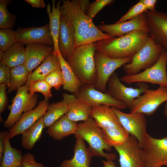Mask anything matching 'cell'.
Here are the masks:
<instances>
[{"label": "cell", "mask_w": 167, "mask_h": 167, "mask_svg": "<svg viewBox=\"0 0 167 167\" xmlns=\"http://www.w3.org/2000/svg\"><path fill=\"white\" fill-rule=\"evenodd\" d=\"M5 84L0 85V113L3 112L7 105L6 86Z\"/></svg>", "instance_id": "obj_43"}, {"label": "cell", "mask_w": 167, "mask_h": 167, "mask_svg": "<svg viewBox=\"0 0 167 167\" xmlns=\"http://www.w3.org/2000/svg\"><path fill=\"white\" fill-rule=\"evenodd\" d=\"M28 86L30 87L29 92L31 95L38 92L41 93L46 99H49L52 96L51 91L52 88L43 80L33 81Z\"/></svg>", "instance_id": "obj_37"}, {"label": "cell", "mask_w": 167, "mask_h": 167, "mask_svg": "<svg viewBox=\"0 0 167 167\" xmlns=\"http://www.w3.org/2000/svg\"><path fill=\"white\" fill-rule=\"evenodd\" d=\"M8 132L5 137V147L0 167H23L24 155L22 152L12 147L10 142Z\"/></svg>", "instance_id": "obj_29"}, {"label": "cell", "mask_w": 167, "mask_h": 167, "mask_svg": "<svg viewBox=\"0 0 167 167\" xmlns=\"http://www.w3.org/2000/svg\"><path fill=\"white\" fill-rule=\"evenodd\" d=\"M140 156L145 166L162 167L167 158V137L157 139L148 134Z\"/></svg>", "instance_id": "obj_8"}, {"label": "cell", "mask_w": 167, "mask_h": 167, "mask_svg": "<svg viewBox=\"0 0 167 167\" xmlns=\"http://www.w3.org/2000/svg\"><path fill=\"white\" fill-rule=\"evenodd\" d=\"M60 62L64 84L63 89L74 94L77 93L83 85L76 75L70 65L62 56L60 52L57 54Z\"/></svg>", "instance_id": "obj_27"}, {"label": "cell", "mask_w": 167, "mask_h": 167, "mask_svg": "<svg viewBox=\"0 0 167 167\" xmlns=\"http://www.w3.org/2000/svg\"></svg>", "instance_id": "obj_52"}, {"label": "cell", "mask_w": 167, "mask_h": 167, "mask_svg": "<svg viewBox=\"0 0 167 167\" xmlns=\"http://www.w3.org/2000/svg\"><path fill=\"white\" fill-rule=\"evenodd\" d=\"M140 83L138 88L126 87L122 82L115 72L109 79L106 92L115 99L124 103L131 109L134 100L148 88L147 84Z\"/></svg>", "instance_id": "obj_10"}, {"label": "cell", "mask_w": 167, "mask_h": 167, "mask_svg": "<svg viewBox=\"0 0 167 167\" xmlns=\"http://www.w3.org/2000/svg\"><path fill=\"white\" fill-rule=\"evenodd\" d=\"M10 2L8 0H0V28H11L16 22V16L10 13L7 10Z\"/></svg>", "instance_id": "obj_35"}, {"label": "cell", "mask_w": 167, "mask_h": 167, "mask_svg": "<svg viewBox=\"0 0 167 167\" xmlns=\"http://www.w3.org/2000/svg\"><path fill=\"white\" fill-rule=\"evenodd\" d=\"M43 80L51 88L59 90L64 84L63 77L61 68L54 71L45 77Z\"/></svg>", "instance_id": "obj_38"}, {"label": "cell", "mask_w": 167, "mask_h": 167, "mask_svg": "<svg viewBox=\"0 0 167 167\" xmlns=\"http://www.w3.org/2000/svg\"><path fill=\"white\" fill-rule=\"evenodd\" d=\"M149 35L164 49H167V13L156 11L145 12Z\"/></svg>", "instance_id": "obj_16"}, {"label": "cell", "mask_w": 167, "mask_h": 167, "mask_svg": "<svg viewBox=\"0 0 167 167\" xmlns=\"http://www.w3.org/2000/svg\"><path fill=\"white\" fill-rule=\"evenodd\" d=\"M119 155L120 167H145L140 156L142 147L137 139L130 135L123 144L114 147Z\"/></svg>", "instance_id": "obj_14"}, {"label": "cell", "mask_w": 167, "mask_h": 167, "mask_svg": "<svg viewBox=\"0 0 167 167\" xmlns=\"http://www.w3.org/2000/svg\"><path fill=\"white\" fill-rule=\"evenodd\" d=\"M164 49L149 36L145 44L133 57L131 62L123 66L126 75L136 74L153 66Z\"/></svg>", "instance_id": "obj_4"}, {"label": "cell", "mask_w": 167, "mask_h": 167, "mask_svg": "<svg viewBox=\"0 0 167 167\" xmlns=\"http://www.w3.org/2000/svg\"><path fill=\"white\" fill-rule=\"evenodd\" d=\"M97 27L105 32L111 37H120L136 30H140L148 34L149 30L145 12L130 20L111 24H101Z\"/></svg>", "instance_id": "obj_15"}, {"label": "cell", "mask_w": 167, "mask_h": 167, "mask_svg": "<svg viewBox=\"0 0 167 167\" xmlns=\"http://www.w3.org/2000/svg\"><path fill=\"white\" fill-rule=\"evenodd\" d=\"M60 6L61 15L74 27L75 47L85 31L94 24L92 19L81 10L79 0H63Z\"/></svg>", "instance_id": "obj_7"}, {"label": "cell", "mask_w": 167, "mask_h": 167, "mask_svg": "<svg viewBox=\"0 0 167 167\" xmlns=\"http://www.w3.org/2000/svg\"><path fill=\"white\" fill-rule=\"evenodd\" d=\"M11 75L10 69L3 62H0V84L8 86L10 82Z\"/></svg>", "instance_id": "obj_41"}, {"label": "cell", "mask_w": 167, "mask_h": 167, "mask_svg": "<svg viewBox=\"0 0 167 167\" xmlns=\"http://www.w3.org/2000/svg\"><path fill=\"white\" fill-rule=\"evenodd\" d=\"M61 68L57 55L53 52L33 72L30 73L25 84L29 85L33 81L43 80L50 73Z\"/></svg>", "instance_id": "obj_26"}, {"label": "cell", "mask_w": 167, "mask_h": 167, "mask_svg": "<svg viewBox=\"0 0 167 167\" xmlns=\"http://www.w3.org/2000/svg\"><path fill=\"white\" fill-rule=\"evenodd\" d=\"M23 167H45L44 165L37 162L34 155L28 152L24 155Z\"/></svg>", "instance_id": "obj_42"}, {"label": "cell", "mask_w": 167, "mask_h": 167, "mask_svg": "<svg viewBox=\"0 0 167 167\" xmlns=\"http://www.w3.org/2000/svg\"><path fill=\"white\" fill-rule=\"evenodd\" d=\"M90 117L102 129L122 127L117 115L109 106L99 105L93 106Z\"/></svg>", "instance_id": "obj_23"}, {"label": "cell", "mask_w": 167, "mask_h": 167, "mask_svg": "<svg viewBox=\"0 0 167 167\" xmlns=\"http://www.w3.org/2000/svg\"><path fill=\"white\" fill-rule=\"evenodd\" d=\"M24 64L30 73L37 67L53 51V47L45 44L34 43L26 45Z\"/></svg>", "instance_id": "obj_20"}, {"label": "cell", "mask_w": 167, "mask_h": 167, "mask_svg": "<svg viewBox=\"0 0 167 167\" xmlns=\"http://www.w3.org/2000/svg\"><path fill=\"white\" fill-rule=\"evenodd\" d=\"M75 137L73 157L63 161L59 167H90L92 156L86 146L84 139L79 136Z\"/></svg>", "instance_id": "obj_22"}, {"label": "cell", "mask_w": 167, "mask_h": 167, "mask_svg": "<svg viewBox=\"0 0 167 167\" xmlns=\"http://www.w3.org/2000/svg\"><path fill=\"white\" fill-rule=\"evenodd\" d=\"M74 95L80 101L92 107L102 105L119 110L127 108L124 103L115 99L106 92H103L96 89L94 84L83 85Z\"/></svg>", "instance_id": "obj_13"}, {"label": "cell", "mask_w": 167, "mask_h": 167, "mask_svg": "<svg viewBox=\"0 0 167 167\" xmlns=\"http://www.w3.org/2000/svg\"><path fill=\"white\" fill-rule=\"evenodd\" d=\"M79 4L82 11L85 14L87 12L90 3L88 0H79Z\"/></svg>", "instance_id": "obj_47"}, {"label": "cell", "mask_w": 167, "mask_h": 167, "mask_svg": "<svg viewBox=\"0 0 167 167\" xmlns=\"http://www.w3.org/2000/svg\"><path fill=\"white\" fill-rule=\"evenodd\" d=\"M58 44L59 51L66 59L72 54L75 48V30L74 26L61 15Z\"/></svg>", "instance_id": "obj_19"}, {"label": "cell", "mask_w": 167, "mask_h": 167, "mask_svg": "<svg viewBox=\"0 0 167 167\" xmlns=\"http://www.w3.org/2000/svg\"><path fill=\"white\" fill-rule=\"evenodd\" d=\"M111 37L107 34L103 33L93 24L84 32L75 47L89 44L96 41L108 39Z\"/></svg>", "instance_id": "obj_34"}, {"label": "cell", "mask_w": 167, "mask_h": 167, "mask_svg": "<svg viewBox=\"0 0 167 167\" xmlns=\"http://www.w3.org/2000/svg\"><path fill=\"white\" fill-rule=\"evenodd\" d=\"M25 1L31 5L33 7L44 8L45 6L43 0H25Z\"/></svg>", "instance_id": "obj_46"}, {"label": "cell", "mask_w": 167, "mask_h": 167, "mask_svg": "<svg viewBox=\"0 0 167 167\" xmlns=\"http://www.w3.org/2000/svg\"><path fill=\"white\" fill-rule=\"evenodd\" d=\"M68 105L64 100L49 104L43 117L45 127H49L68 112Z\"/></svg>", "instance_id": "obj_31"}, {"label": "cell", "mask_w": 167, "mask_h": 167, "mask_svg": "<svg viewBox=\"0 0 167 167\" xmlns=\"http://www.w3.org/2000/svg\"><path fill=\"white\" fill-rule=\"evenodd\" d=\"M164 113L165 116H167V101L166 102L164 109Z\"/></svg>", "instance_id": "obj_49"}, {"label": "cell", "mask_w": 167, "mask_h": 167, "mask_svg": "<svg viewBox=\"0 0 167 167\" xmlns=\"http://www.w3.org/2000/svg\"><path fill=\"white\" fill-rule=\"evenodd\" d=\"M15 31L16 42L26 45L38 43L54 46L49 24L40 27L19 28Z\"/></svg>", "instance_id": "obj_17"}, {"label": "cell", "mask_w": 167, "mask_h": 167, "mask_svg": "<svg viewBox=\"0 0 167 167\" xmlns=\"http://www.w3.org/2000/svg\"><path fill=\"white\" fill-rule=\"evenodd\" d=\"M111 107L118 117L122 126L130 135L137 139L142 148L148 134L145 115L140 113H126L115 107Z\"/></svg>", "instance_id": "obj_12"}, {"label": "cell", "mask_w": 167, "mask_h": 167, "mask_svg": "<svg viewBox=\"0 0 167 167\" xmlns=\"http://www.w3.org/2000/svg\"><path fill=\"white\" fill-rule=\"evenodd\" d=\"M29 86L25 84L17 91L10 107V111L4 126L11 128L20 119L23 113L34 109L36 105L37 96L29 94Z\"/></svg>", "instance_id": "obj_9"}, {"label": "cell", "mask_w": 167, "mask_h": 167, "mask_svg": "<svg viewBox=\"0 0 167 167\" xmlns=\"http://www.w3.org/2000/svg\"><path fill=\"white\" fill-rule=\"evenodd\" d=\"M15 42V31L11 28H0V51L5 52Z\"/></svg>", "instance_id": "obj_36"}, {"label": "cell", "mask_w": 167, "mask_h": 167, "mask_svg": "<svg viewBox=\"0 0 167 167\" xmlns=\"http://www.w3.org/2000/svg\"><path fill=\"white\" fill-rule=\"evenodd\" d=\"M147 10L139 1L131 7L124 15H123L116 22L118 23L130 20L145 12Z\"/></svg>", "instance_id": "obj_39"}, {"label": "cell", "mask_w": 167, "mask_h": 167, "mask_svg": "<svg viewBox=\"0 0 167 167\" xmlns=\"http://www.w3.org/2000/svg\"><path fill=\"white\" fill-rule=\"evenodd\" d=\"M167 50L164 49L157 62L152 66L137 74L125 75L120 78L127 84L149 83L167 87Z\"/></svg>", "instance_id": "obj_5"}, {"label": "cell", "mask_w": 167, "mask_h": 167, "mask_svg": "<svg viewBox=\"0 0 167 167\" xmlns=\"http://www.w3.org/2000/svg\"><path fill=\"white\" fill-rule=\"evenodd\" d=\"M45 126L43 117L22 134L21 143L24 148L31 150L41 138Z\"/></svg>", "instance_id": "obj_30"}, {"label": "cell", "mask_w": 167, "mask_h": 167, "mask_svg": "<svg viewBox=\"0 0 167 167\" xmlns=\"http://www.w3.org/2000/svg\"><path fill=\"white\" fill-rule=\"evenodd\" d=\"M62 96L68 105L69 110L66 114L70 119L75 122H84L90 117L92 106L80 101L74 94L63 93Z\"/></svg>", "instance_id": "obj_21"}, {"label": "cell", "mask_w": 167, "mask_h": 167, "mask_svg": "<svg viewBox=\"0 0 167 167\" xmlns=\"http://www.w3.org/2000/svg\"><path fill=\"white\" fill-rule=\"evenodd\" d=\"M6 132V131H2L0 132V161L2 160L4 151L5 137Z\"/></svg>", "instance_id": "obj_45"}, {"label": "cell", "mask_w": 167, "mask_h": 167, "mask_svg": "<svg viewBox=\"0 0 167 167\" xmlns=\"http://www.w3.org/2000/svg\"><path fill=\"white\" fill-rule=\"evenodd\" d=\"M167 101V87L159 86L156 89L146 90L133 103L131 112L140 113L149 116Z\"/></svg>", "instance_id": "obj_11"}, {"label": "cell", "mask_w": 167, "mask_h": 167, "mask_svg": "<svg viewBox=\"0 0 167 167\" xmlns=\"http://www.w3.org/2000/svg\"><path fill=\"white\" fill-rule=\"evenodd\" d=\"M96 51L95 43L75 47L67 61L83 85L94 84L96 72L94 54Z\"/></svg>", "instance_id": "obj_2"}, {"label": "cell", "mask_w": 167, "mask_h": 167, "mask_svg": "<svg viewBox=\"0 0 167 167\" xmlns=\"http://www.w3.org/2000/svg\"><path fill=\"white\" fill-rule=\"evenodd\" d=\"M11 79L7 86L8 92L17 91L20 87L26 84L28 75L30 73L24 64L10 69Z\"/></svg>", "instance_id": "obj_33"}, {"label": "cell", "mask_w": 167, "mask_h": 167, "mask_svg": "<svg viewBox=\"0 0 167 167\" xmlns=\"http://www.w3.org/2000/svg\"><path fill=\"white\" fill-rule=\"evenodd\" d=\"M113 0H97L90 4L86 15L92 19L105 6L112 3Z\"/></svg>", "instance_id": "obj_40"}, {"label": "cell", "mask_w": 167, "mask_h": 167, "mask_svg": "<svg viewBox=\"0 0 167 167\" xmlns=\"http://www.w3.org/2000/svg\"><path fill=\"white\" fill-rule=\"evenodd\" d=\"M49 99L45 98L33 109L23 113L19 120L8 132L10 139L22 134L45 114L49 105Z\"/></svg>", "instance_id": "obj_18"}, {"label": "cell", "mask_w": 167, "mask_h": 167, "mask_svg": "<svg viewBox=\"0 0 167 167\" xmlns=\"http://www.w3.org/2000/svg\"><path fill=\"white\" fill-rule=\"evenodd\" d=\"M102 130L105 141L111 147L123 144L130 135L122 127H108Z\"/></svg>", "instance_id": "obj_32"}, {"label": "cell", "mask_w": 167, "mask_h": 167, "mask_svg": "<svg viewBox=\"0 0 167 167\" xmlns=\"http://www.w3.org/2000/svg\"><path fill=\"white\" fill-rule=\"evenodd\" d=\"M62 0L57 2L52 0V7L49 3L46 6V12L49 19V26L51 34L54 41L53 52L57 54L59 52L58 47V39L60 29V19L61 14L60 10Z\"/></svg>", "instance_id": "obj_25"}, {"label": "cell", "mask_w": 167, "mask_h": 167, "mask_svg": "<svg viewBox=\"0 0 167 167\" xmlns=\"http://www.w3.org/2000/svg\"><path fill=\"white\" fill-rule=\"evenodd\" d=\"M75 135L87 142L89 145L88 148L92 156L105 157L107 160L113 161L116 158L114 153L104 152L105 150L111 151V147L105 141L102 129L97 125L92 118L90 117L87 120L78 124Z\"/></svg>", "instance_id": "obj_3"}, {"label": "cell", "mask_w": 167, "mask_h": 167, "mask_svg": "<svg viewBox=\"0 0 167 167\" xmlns=\"http://www.w3.org/2000/svg\"><path fill=\"white\" fill-rule=\"evenodd\" d=\"M24 45L20 42H15L3 53L1 62L10 69L24 64L25 61Z\"/></svg>", "instance_id": "obj_28"}, {"label": "cell", "mask_w": 167, "mask_h": 167, "mask_svg": "<svg viewBox=\"0 0 167 167\" xmlns=\"http://www.w3.org/2000/svg\"><path fill=\"white\" fill-rule=\"evenodd\" d=\"M140 1L143 5L147 11L151 12L156 11L155 6L157 2L156 0H140Z\"/></svg>", "instance_id": "obj_44"}, {"label": "cell", "mask_w": 167, "mask_h": 167, "mask_svg": "<svg viewBox=\"0 0 167 167\" xmlns=\"http://www.w3.org/2000/svg\"><path fill=\"white\" fill-rule=\"evenodd\" d=\"M78 125L65 114L48 127L46 132L54 139L60 140L71 135H75Z\"/></svg>", "instance_id": "obj_24"}, {"label": "cell", "mask_w": 167, "mask_h": 167, "mask_svg": "<svg viewBox=\"0 0 167 167\" xmlns=\"http://www.w3.org/2000/svg\"><path fill=\"white\" fill-rule=\"evenodd\" d=\"M103 167H116L115 164L112 160L102 161Z\"/></svg>", "instance_id": "obj_48"}, {"label": "cell", "mask_w": 167, "mask_h": 167, "mask_svg": "<svg viewBox=\"0 0 167 167\" xmlns=\"http://www.w3.org/2000/svg\"><path fill=\"white\" fill-rule=\"evenodd\" d=\"M148 34L136 30L119 37L101 40L95 43L97 51L113 58L122 59L133 57L145 44Z\"/></svg>", "instance_id": "obj_1"}, {"label": "cell", "mask_w": 167, "mask_h": 167, "mask_svg": "<svg viewBox=\"0 0 167 167\" xmlns=\"http://www.w3.org/2000/svg\"><path fill=\"white\" fill-rule=\"evenodd\" d=\"M164 165H167V158L166 159Z\"/></svg>", "instance_id": "obj_50"}, {"label": "cell", "mask_w": 167, "mask_h": 167, "mask_svg": "<svg viewBox=\"0 0 167 167\" xmlns=\"http://www.w3.org/2000/svg\"><path fill=\"white\" fill-rule=\"evenodd\" d=\"M145 167H150L146 166Z\"/></svg>", "instance_id": "obj_51"}, {"label": "cell", "mask_w": 167, "mask_h": 167, "mask_svg": "<svg viewBox=\"0 0 167 167\" xmlns=\"http://www.w3.org/2000/svg\"><path fill=\"white\" fill-rule=\"evenodd\" d=\"M132 58H113L96 51L94 54L96 72L94 84L95 88L102 92H105L108 82L111 76L116 69L130 62Z\"/></svg>", "instance_id": "obj_6"}]
</instances>
